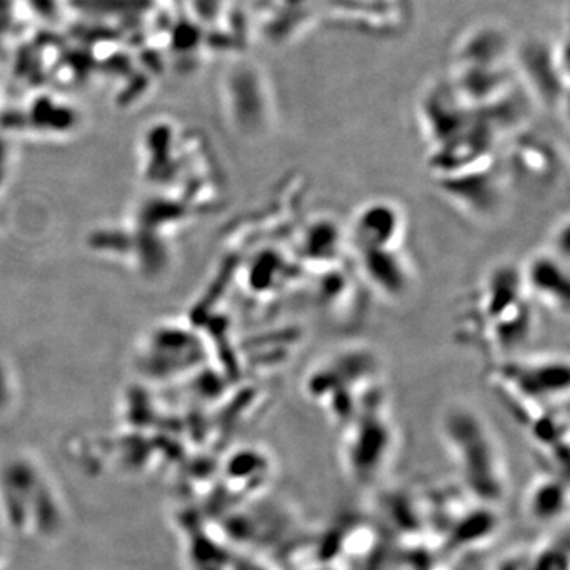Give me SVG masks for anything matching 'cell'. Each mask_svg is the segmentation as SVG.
<instances>
[{
  "mask_svg": "<svg viewBox=\"0 0 570 570\" xmlns=\"http://www.w3.org/2000/svg\"><path fill=\"white\" fill-rule=\"evenodd\" d=\"M527 287H524L521 269H497L491 273L489 283L483 287L482 305L483 317L497 333L494 341L499 347H519L524 337L530 335L532 318L527 305Z\"/></svg>",
  "mask_w": 570,
  "mask_h": 570,
  "instance_id": "6da1fadb",
  "label": "cell"
},
{
  "mask_svg": "<svg viewBox=\"0 0 570 570\" xmlns=\"http://www.w3.org/2000/svg\"><path fill=\"white\" fill-rule=\"evenodd\" d=\"M441 430L450 452L455 455L453 459L468 480L478 483L483 469L494 489L501 493V483L494 474V469L499 468L497 441L485 420L471 407L456 404L445 411Z\"/></svg>",
  "mask_w": 570,
  "mask_h": 570,
  "instance_id": "7a4b0ae2",
  "label": "cell"
},
{
  "mask_svg": "<svg viewBox=\"0 0 570 570\" xmlns=\"http://www.w3.org/2000/svg\"><path fill=\"white\" fill-rule=\"evenodd\" d=\"M406 219L395 204L387 200L370 202L363 206L351 225V243L356 254L400 249Z\"/></svg>",
  "mask_w": 570,
  "mask_h": 570,
  "instance_id": "3957f363",
  "label": "cell"
},
{
  "mask_svg": "<svg viewBox=\"0 0 570 570\" xmlns=\"http://www.w3.org/2000/svg\"><path fill=\"white\" fill-rule=\"evenodd\" d=\"M501 367L499 377L509 381L521 395L534 401L568 395L569 366L566 360H512Z\"/></svg>",
  "mask_w": 570,
  "mask_h": 570,
  "instance_id": "277c9868",
  "label": "cell"
},
{
  "mask_svg": "<svg viewBox=\"0 0 570 570\" xmlns=\"http://www.w3.org/2000/svg\"><path fill=\"white\" fill-rule=\"evenodd\" d=\"M528 295L540 299L543 305L568 314L569 311V269L568 261L553 250L535 254L521 269Z\"/></svg>",
  "mask_w": 570,
  "mask_h": 570,
  "instance_id": "5b68a950",
  "label": "cell"
},
{
  "mask_svg": "<svg viewBox=\"0 0 570 570\" xmlns=\"http://www.w3.org/2000/svg\"><path fill=\"white\" fill-rule=\"evenodd\" d=\"M358 255L367 281L382 294L390 298L406 294L411 273H409L406 258L400 254V249L374 250V253Z\"/></svg>",
  "mask_w": 570,
  "mask_h": 570,
  "instance_id": "8992f818",
  "label": "cell"
}]
</instances>
